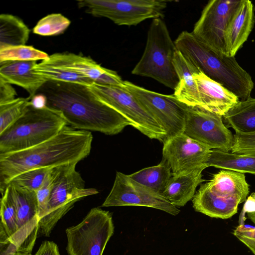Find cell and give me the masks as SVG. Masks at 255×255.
<instances>
[{"label": "cell", "instance_id": "obj_17", "mask_svg": "<svg viewBox=\"0 0 255 255\" xmlns=\"http://www.w3.org/2000/svg\"><path fill=\"white\" fill-rule=\"evenodd\" d=\"M255 22L252 2L249 0H242L225 32L226 55L235 57L238 50L247 40Z\"/></svg>", "mask_w": 255, "mask_h": 255}, {"label": "cell", "instance_id": "obj_37", "mask_svg": "<svg viewBox=\"0 0 255 255\" xmlns=\"http://www.w3.org/2000/svg\"><path fill=\"white\" fill-rule=\"evenodd\" d=\"M34 255H60L57 245L52 241H45L42 243Z\"/></svg>", "mask_w": 255, "mask_h": 255}, {"label": "cell", "instance_id": "obj_16", "mask_svg": "<svg viewBox=\"0 0 255 255\" xmlns=\"http://www.w3.org/2000/svg\"><path fill=\"white\" fill-rule=\"evenodd\" d=\"M199 97V108L223 117L240 100L219 83L202 72L194 74Z\"/></svg>", "mask_w": 255, "mask_h": 255}, {"label": "cell", "instance_id": "obj_8", "mask_svg": "<svg viewBox=\"0 0 255 255\" xmlns=\"http://www.w3.org/2000/svg\"><path fill=\"white\" fill-rule=\"evenodd\" d=\"M114 232L111 214L93 208L81 223L66 229L67 253L69 255H103Z\"/></svg>", "mask_w": 255, "mask_h": 255}, {"label": "cell", "instance_id": "obj_29", "mask_svg": "<svg viewBox=\"0 0 255 255\" xmlns=\"http://www.w3.org/2000/svg\"><path fill=\"white\" fill-rule=\"evenodd\" d=\"M31 99L17 98L13 101L0 105V134L16 122L27 110Z\"/></svg>", "mask_w": 255, "mask_h": 255}, {"label": "cell", "instance_id": "obj_20", "mask_svg": "<svg viewBox=\"0 0 255 255\" xmlns=\"http://www.w3.org/2000/svg\"><path fill=\"white\" fill-rule=\"evenodd\" d=\"M173 64L179 79L174 95L187 106L199 107V92L194 74L201 71L177 49Z\"/></svg>", "mask_w": 255, "mask_h": 255}, {"label": "cell", "instance_id": "obj_5", "mask_svg": "<svg viewBox=\"0 0 255 255\" xmlns=\"http://www.w3.org/2000/svg\"><path fill=\"white\" fill-rule=\"evenodd\" d=\"M176 50L165 22L161 18L153 19L143 53L131 73L152 78L174 90L179 82L173 64Z\"/></svg>", "mask_w": 255, "mask_h": 255}, {"label": "cell", "instance_id": "obj_6", "mask_svg": "<svg viewBox=\"0 0 255 255\" xmlns=\"http://www.w3.org/2000/svg\"><path fill=\"white\" fill-rule=\"evenodd\" d=\"M77 163L55 167L52 190L44 216L39 221L38 237H49L58 222L80 199L98 193L95 188H86Z\"/></svg>", "mask_w": 255, "mask_h": 255}, {"label": "cell", "instance_id": "obj_10", "mask_svg": "<svg viewBox=\"0 0 255 255\" xmlns=\"http://www.w3.org/2000/svg\"><path fill=\"white\" fill-rule=\"evenodd\" d=\"M124 87L135 97L165 131L164 142L183 133L186 105L174 95L158 93L128 81H124Z\"/></svg>", "mask_w": 255, "mask_h": 255}, {"label": "cell", "instance_id": "obj_15", "mask_svg": "<svg viewBox=\"0 0 255 255\" xmlns=\"http://www.w3.org/2000/svg\"><path fill=\"white\" fill-rule=\"evenodd\" d=\"M51 55L65 68L89 78L95 83L124 86V81L116 71L101 66L89 57L71 53H57Z\"/></svg>", "mask_w": 255, "mask_h": 255}, {"label": "cell", "instance_id": "obj_21", "mask_svg": "<svg viewBox=\"0 0 255 255\" xmlns=\"http://www.w3.org/2000/svg\"><path fill=\"white\" fill-rule=\"evenodd\" d=\"M208 167L204 165L188 173L172 176L162 196L177 208L184 206L193 198L197 186L205 181L202 172Z\"/></svg>", "mask_w": 255, "mask_h": 255}, {"label": "cell", "instance_id": "obj_1", "mask_svg": "<svg viewBox=\"0 0 255 255\" xmlns=\"http://www.w3.org/2000/svg\"><path fill=\"white\" fill-rule=\"evenodd\" d=\"M36 94L45 98L46 106L60 112L73 128L114 135L131 126L128 120L101 101L89 86L47 81Z\"/></svg>", "mask_w": 255, "mask_h": 255}, {"label": "cell", "instance_id": "obj_27", "mask_svg": "<svg viewBox=\"0 0 255 255\" xmlns=\"http://www.w3.org/2000/svg\"><path fill=\"white\" fill-rule=\"evenodd\" d=\"M30 29L18 17L9 14L0 15V48L25 45Z\"/></svg>", "mask_w": 255, "mask_h": 255}, {"label": "cell", "instance_id": "obj_39", "mask_svg": "<svg viewBox=\"0 0 255 255\" xmlns=\"http://www.w3.org/2000/svg\"><path fill=\"white\" fill-rule=\"evenodd\" d=\"M251 195L255 198V192L252 193ZM247 216L248 218L255 224V211L251 213H248Z\"/></svg>", "mask_w": 255, "mask_h": 255}, {"label": "cell", "instance_id": "obj_31", "mask_svg": "<svg viewBox=\"0 0 255 255\" xmlns=\"http://www.w3.org/2000/svg\"><path fill=\"white\" fill-rule=\"evenodd\" d=\"M52 168H41L26 171L15 176L9 183L22 189L36 192Z\"/></svg>", "mask_w": 255, "mask_h": 255}, {"label": "cell", "instance_id": "obj_36", "mask_svg": "<svg viewBox=\"0 0 255 255\" xmlns=\"http://www.w3.org/2000/svg\"><path fill=\"white\" fill-rule=\"evenodd\" d=\"M11 84L0 79V105L13 101L17 95Z\"/></svg>", "mask_w": 255, "mask_h": 255}, {"label": "cell", "instance_id": "obj_30", "mask_svg": "<svg viewBox=\"0 0 255 255\" xmlns=\"http://www.w3.org/2000/svg\"><path fill=\"white\" fill-rule=\"evenodd\" d=\"M70 23V20L61 13H52L40 19L33 32L45 36L58 35L63 33Z\"/></svg>", "mask_w": 255, "mask_h": 255}, {"label": "cell", "instance_id": "obj_23", "mask_svg": "<svg viewBox=\"0 0 255 255\" xmlns=\"http://www.w3.org/2000/svg\"><path fill=\"white\" fill-rule=\"evenodd\" d=\"M227 128L237 134L255 133V98L240 101L223 117Z\"/></svg>", "mask_w": 255, "mask_h": 255}, {"label": "cell", "instance_id": "obj_14", "mask_svg": "<svg viewBox=\"0 0 255 255\" xmlns=\"http://www.w3.org/2000/svg\"><path fill=\"white\" fill-rule=\"evenodd\" d=\"M211 151L207 146L181 133L163 143L162 159L169 164L172 176H178L207 164Z\"/></svg>", "mask_w": 255, "mask_h": 255}, {"label": "cell", "instance_id": "obj_22", "mask_svg": "<svg viewBox=\"0 0 255 255\" xmlns=\"http://www.w3.org/2000/svg\"><path fill=\"white\" fill-rule=\"evenodd\" d=\"M193 207L211 218L227 219L237 213L240 202L222 199L210 190L207 182L201 185L193 200Z\"/></svg>", "mask_w": 255, "mask_h": 255}, {"label": "cell", "instance_id": "obj_26", "mask_svg": "<svg viewBox=\"0 0 255 255\" xmlns=\"http://www.w3.org/2000/svg\"><path fill=\"white\" fill-rule=\"evenodd\" d=\"M128 176L137 183L162 195L172 174L168 162L162 159L158 165L142 169Z\"/></svg>", "mask_w": 255, "mask_h": 255}, {"label": "cell", "instance_id": "obj_24", "mask_svg": "<svg viewBox=\"0 0 255 255\" xmlns=\"http://www.w3.org/2000/svg\"><path fill=\"white\" fill-rule=\"evenodd\" d=\"M208 166L255 175V153H235L211 149Z\"/></svg>", "mask_w": 255, "mask_h": 255}, {"label": "cell", "instance_id": "obj_28", "mask_svg": "<svg viewBox=\"0 0 255 255\" xmlns=\"http://www.w3.org/2000/svg\"><path fill=\"white\" fill-rule=\"evenodd\" d=\"M49 57L46 52L32 46L19 45L0 48V63L7 61H37Z\"/></svg>", "mask_w": 255, "mask_h": 255}, {"label": "cell", "instance_id": "obj_40", "mask_svg": "<svg viewBox=\"0 0 255 255\" xmlns=\"http://www.w3.org/2000/svg\"><path fill=\"white\" fill-rule=\"evenodd\" d=\"M13 255H32L31 254V253L17 252L15 253Z\"/></svg>", "mask_w": 255, "mask_h": 255}, {"label": "cell", "instance_id": "obj_32", "mask_svg": "<svg viewBox=\"0 0 255 255\" xmlns=\"http://www.w3.org/2000/svg\"><path fill=\"white\" fill-rule=\"evenodd\" d=\"M0 216L2 227L8 237L17 231L16 213L8 189L5 188L0 199Z\"/></svg>", "mask_w": 255, "mask_h": 255}, {"label": "cell", "instance_id": "obj_4", "mask_svg": "<svg viewBox=\"0 0 255 255\" xmlns=\"http://www.w3.org/2000/svg\"><path fill=\"white\" fill-rule=\"evenodd\" d=\"M67 125L59 111L46 106L35 108L31 103L23 115L0 134V155L39 144L57 135Z\"/></svg>", "mask_w": 255, "mask_h": 255}, {"label": "cell", "instance_id": "obj_34", "mask_svg": "<svg viewBox=\"0 0 255 255\" xmlns=\"http://www.w3.org/2000/svg\"><path fill=\"white\" fill-rule=\"evenodd\" d=\"M231 152L255 153V133L234 134V142Z\"/></svg>", "mask_w": 255, "mask_h": 255}, {"label": "cell", "instance_id": "obj_2", "mask_svg": "<svg viewBox=\"0 0 255 255\" xmlns=\"http://www.w3.org/2000/svg\"><path fill=\"white\" fill-rule=\"evenodd\" d=\"M93 138L91 132L67 125L57 135L39 144L0 155L1 194L10 181L21 173L34 169L78 163L89 155Z\"/></svg>", "mask_w": 255, "mask_h": 255}, {"label": "cell", "instance_id": "obj_12", "mask_svg": "<svg viewBox=\"0 0 255 255\" xmlns=\"http://www.w3.org/2000/svg\"><path fill=\"white\" fill-rule=\"evenodd\" d=\"M242 0H212L203 9L194 26V35L217 52L226 54L225 34Z\"/></svg>", "mask_w": 255, "mask_h": 255}, {"label": "cell", "instance_id": "obj_18", "mask_svg": "<svg viewBox=\"0 0 255 255\" xmlns=\"http://www.w3.org/2000/svg\"><path fill=\"white\" fill-rule=\"evenodd\" d=\"M36 61H7L0 63V79L20 86L29 95L31 100L47 81L34 73Z\"/></svg>", "mask_w": 255, "mask_h": 255}, {"label": "cell", "instance_id": "obj_38", "mask_svg": "<svg viewBox=\"0 0 255 255\" xmlns=\"http://www.w3.org/2000/svg\"><path fill=\"white\" fill-rule=\"evenodd\" d=\"M244 213H251L255 211V198L252 195L248 197L243 207Z\"/></svg>", "mask_w": 255, "mask_h": 255}, {"label": "cell", "instance_id": "obj_19", "mask_svg": "<svg viewBox=\"0 0 255 255\" xmlns=\"http://www.w3.org/2000/svg\"><path fill=\"white\" fill-rule=\"evenodd\" d=\"M210 190L218 197L238 201L247 200L249 184L244 173L231 170H221L207 182Z\"/></svg>", "mask_w": 255, "mask_h": 255}, {"label": "cell", "instance_id": "obj_35", "mask_svg": "<svg viewBox=\"0 0 255 255\" xmlns=\"http://www.w3.org/2000/svg\"><path fill=\"white\" fill-rule=\"evenodd\" d=\"M233 234L255 255V228L240 225L234 230Z\"/></svg>", "mask_w": 255, "mask_h": 255}, {"label": "cell", "instance_id": "obj_25", "mask_svg": "<svg viewBox=\"0 0 255 255\" xmlns=\"http://www.w3.org/2000/svg\"><path fill=\"white\" fill-rule=\"evenodd\" d=\"M34 71L47 81L73 83L87 86L94 83L89 78L65 68L51 55L48 59L37 63Z\"/></svg>", "mask_w": 255, "mask_h": 255}, {"label": "cell", "instance_id": "obj_33", "mask_svg": "<svg viewBox=\"0 0 255 255\" xmlns=\"http://www.w3.org/2000/svg\"><path fill=\"white\" fill-rule=\"evenodd\" d=\"M55 174V167L47 175L43 184L36 192L38 205L39 221L44 216L52 190Z\"/></svg>", "mask_w": 255, "mask_h": 255}, {"label": "cell", "instance_id": "obj_11", "mask_svg": "<svg viewBox=\"0 0 255 255\" xmlns=\"http://www.w3.org/2000/svg\"><path fill=\"white\" fill-rule=\"evenodd\" d=\"M183 133L211 149L225 152L231 151L234 142L222 116L198 107L186 105Z\"/></svg>", "mask_w": 255, "mask_h": 255}, {"label": "cell", "instance_id": "obj_13", "mask_svg": "<svg viewBox=\"0 0 255 255\" xmlns=\"http://www.w3.org/2000/svg\"><path fill=\"white\" fill-rule=\"evenodd\" d=\"M137 206L150 207L173 216L180 210L162 195L157 194L130 178L117 172L112 189L102 207Z\"/></svg>", "mask_w": 255, "mask_h": 255}, {"label": "cell", "instance_id": "obj_7", "mask_svg": "<svg viewBox=\"0 0 255 255\" xmlns=\"http://www.w3.org/2000/svg\"><path fill=\"white\" fill-rule=\"evenodd\" d=\"M169 1L164 0H78L80 8L104 17L118 25H136L147 19L161 18Z\"/></svg>", "mask_w": 255, "mask_h": 255}, {"label": "cell", "instance_id": "obj_3", "mask_svg": "<svg viewBox=\"0 0 255 255\" xmlns=\"http://www.w3.org/2000/svg\"><path fill=\"white\" fill-rule=\"evenodd\" d=\"M174 43L177 49L201 72L234 93L240 101L251 97L254 86L252 78L235 57L215 51L187 31L181 32Z\"/></svg>", "mask_w": 255, "mask_h": 255}, {"label": "cell", "instance_id": "obj_9", "mask_svg": "<svg viewBox=\"0 0 255 255\" xmlns=\"http://www.w3.org/2000/svg\"><path fill=\"white\" fill-rule=\"evenodd\" d=\"M89 87L101 101L128 120L132 127L151 139L164 142L165 131L135 97L124 87L95 83Z\"/></svg>", "mask_w": 255, "mask_h": 255}]
</instances>
